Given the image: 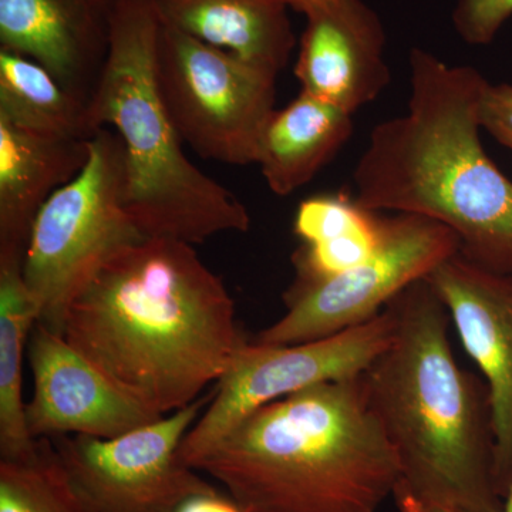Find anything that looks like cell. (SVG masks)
<instances>
[{
	"label": "cell",
	"mask_w": 512,
	"mask_h": 512,
	"mask_svg": "<svg viewBox=\"0 0 512 512\" xmlns=\"http://www.w3.org/2000/svg\"><path fill=\"white\" fill-rule=\"evenodd\" d=\"M63 336L161 416L200 399L249 342L220 276L170 238L113 256L74 299Z\"/></svg>",
	"instance_id": "cell-1"
},
{
	"label": "cell",
	"mask_w": 512,
	"mask_h": 512,
	"mask_svg": "<svg viewBox=\"0 0 512 512\" xmlns=\"http://www.w3.org/2000/svg\"><path fill=\"white\" fill-rule=\"evenodd\" d=\"M214 390L190 406L113 439L59 436L49 439L93 512H174L214 485L180 457L181 443Z\"/></svg>",
	"instance_id": "cell-10"
},
{
	"label": "cell",
	"mask_w": 512,
	"mask_h": 512,
	"mask_svg": "<svg viewBox=\"0 0 512 512\" xmlns=\"http://www.w3.org/2000/svg\"><path fill=\"white\" fill-rule=\"evenodd\" d=\"M156 67L161 97L184 144L204 160L258 163L278 74L163 25Z\"/></svg>",
	"instance_id": "cell-7"
},
{
	"label": "cell",
	"mask_w": 512,
	"mask_h": 512,
	"mask_svg": "<svg viewBox=\"0 0 512 512\" xmlns=\"http://www.w3.org/2000/svg\"><path fill=\"white\" fill-rule=\"evenodd\" d=\"M501 512H512V487L508 494L505 495L504 503H503V511Z\"/></svg>",
	"instance_id": "cell-27"
},
{
	"label": "cell",
	"mask_w": 512,
	"mask_h": 512,
	"mask_svg": "<svg viewBox=\"0 0 512 512\" xmlns=\"http://www.w3.org/2000/svg\"><path fill=\"white\" fill-rule=\"evenodd\" d=\"M163 26L279 74L296 37L284 0H154Z\"/></svg>",
	"instance_id": "cell-16"
},
{
	"label": "cell",
	"mask_w": 512,
	"mask_h": 512,
	"mask_svg": "<svg viewBox=\"0 0 512 512\" xmlns=\"http://www.w3.org/2000/svg\"><path fill=\"white\" fill-rule=\"evenodd\" d=\"M458 251L457 235L439 222L420 215L383 214L382 237L369 258L328 281L284 293L285 315L252 343L298 345L363 325Z\"/></svg>",
	"instance_id": "cell-8"
},
{
	"label": "cell",
	"mask_w": 512,
	"mask_h": 512,
	"mask_svg": "<svg viewBox=\"0 0 512 512\" xmlns=\"http://www.w3.org/2000/svg\"><path fill=\"white\" fill-rule=\"evenodd\" d=\"M0 119L35 136L90 140L89 104L35 60L0 49Z\"/></svg>",
	"instance_id": "cell-18"
},
{
	"label": "cell",
	"mask_w": 512,
	"mask_h": 512,
	"mask_svg": "<svg viewBox=\"0 0 512 512\" xmlns=\"http://www.w3.org/2000/svg\"><path fill=\"white\" fill-rule=\"evenodd\" d=\"M352 134V114L301 92L272 114L256 164L269 190L288 197L311 183Z\"/></svg>",
	"instance_id": "cell-17"
},
{
	"label": "cell",
	"mask_w": 512,
	"mask_h": 512,
	"mask_svg": "<svg viewBox=\"0 0 512 512\" xmlns=\"http://www.w3.org/2000/svg\"><path fill=\"white\" fill-rule=\"evenodd\" d=\"M154 0H119L109 55L89 103L93 127L119 134L126 208L147 238L197 245L251 227L237 195L202 173L184 151L157 82L160 33Z\"/></svg>",
	"instance_id": "cell-5"
},
{
	"label": "cell",
	"mask_w": 512,
	"mask_h": 512,
	"mask_svg": "<svg viewBox=\"0 0 512 512\" xmlns=\"http://www.w3.org/2000/svg\"><path fill=\"white\" fill-rule=\"evenodd\" d=\"M383 214L372 217L348 234L302 244L292 255L295 279L285 293H296L349 271L376 251L382 237Z\"/></svg>",
	"instance_id": "cell-21"
},
{
	"label": "cell",
	"mask_w": 512,
	"mask_h": 512,
	"mask_svg": "<svg viewBox=\"0 0 512 512\" xmlns=\"http://www.w3.org/2000/svg\"><path fill=\"white\" fill-rule=\"evenodd\" d=\"M174 512H247L231 497L215 490L211 493L195 494L184 500Z\"/></svg>",
	"instance_id": "cell-24"
},
{
	"label": "cell",
	"mask_w": 512,
	"mask_h": 512,
	"mask_svg": "<svg viewBox=\"0 0 512 512\" xmlns=\"http://www.w3.org/2000/svg\"><path fill=\"white\" fill-rule=\"evenodd\" d=\"M37 319L23 262H0V458L23 456L37 441L23 400V359Z\"/></svg>",
	"instance_id": "cell-19"
},
{
	"label": "cell",
	"mask_w": 512,
	"mask_h": 512,
	"mask_svg": "<svg viewBox=\"0 0 512 512\" xmlns=\"http://www.w3.org/2000/svg\"><path fill=\"white\" fill-rule=\"evenodd\" d=\"M426 281L446 306L458 338L487 384L495 487L504 500L512 487V272L485 268L458 251Z\"/></svg>",
	"instance_id": "cell-11"
},
{
	"label": "cell",
	"mask_w": 512,
	"mask_h": 512,
	"mask_svg": "<svg viewBox=\"0 0 512 512\" xmlns=\"http://www.w3.org/2000/svg\"><path fill=\"white\" fill-rule=\"evenodd\" d=\"M191 467L247 512H376L400 480L360 375L259 407Z\"/></svg>",
	"instance_id": "cell-4"
},
{
	"label": "cell",
	"mask_w": 512,
	"mask_h": 512,
	"mask_svg": "<svg viewBox=\"0 0 512 512\" xmlns=\"http://www.w3.org/2000/svg\"><path fill=\"white\" fill-rule=\"evenodd\" d=\"M393 338L360 375L400 467L394 497L501 512L493 409L484 379L458 365L450 315L426 279L389 305Z\"/></svg>",
	"instance_id": "cell-3"
},
{
	"label": "cell",
	"mask_w": 512,
	"mask_h": 512,
	"mask_svg": "<svg viewBox=\"0 0 512 512\" xmlns=\"http://www.w3.org/2000/svg\"><path fill=\"white\" fill-rule=\"evenodd\" d=\"M512 16V0H457L454 29L470 46L490 45Z\"/></svg>",
	"instance_id": "cell-22"
},
{
	"label": "cell",
	"mask_w": 512,
	"mask_h": 512,
	"mask_svg": "<svg viewBox=\"0 0 512 512\" xmlns=\"http://www.w3.org/2000/svg\"><path fill=\"white\" fill-rule=\"evenodd\" d=\"M126 163L119 134L101 127L89 160L50 195L30 232L23 276L39 319L63 335L74 299L124 248L144 237L126 208Z\"/></svg>",
	"instance_id": "cell-6"
},
{
	"label": "cell",
	"mask_w": 512,
	"mask_h": 512,
	"mask_svg": "<svg viewBox=\"0 0 512 512\" xmlns=\"http://www.w3.org/2000/svg\"><path fill=\"white\" fill-rule=\"evenodd\" d=\"M26 356L35 382L26 424L35 440L74 434L113 439L164 417L42 323L33 326Z\"/></svg>",
	"instance_id": "cell-12"
},
{
	"label": "cell",
	"mask_w": 512,
	"mask_h": 512,
	"mask_svg": "<svg viewBox=\"0 0 512 512\" xmlns=\"http://www.w3.org/2000/svg\"><path fill=\"white\" fill-rule=\"evenodd\" d=\"M286 5L295 12L302 13V15L309 16L319 10L326 9L328 6L335 3L336 0H284Z\"/></svg>",
	"instance_id": "cell-26"
},
{
	"label": "cell",
	"mask_w": 512,
	"mask_h": 512,
	"mask_svg": "<svg viewBox=\"0 0 512 512\" xmlns=\"http://www.w3.org/2000/svg\"><path fill=\"white\" fill-rule=\"evenodd\" d=\"M393 330V316L386 308L363 325L313 342L284 346L248 342L215 384L211 403L181 443V460L191 467L265 404L315 384L362 375L389 345Z\"/></svg>",
	"instance_id": "cell-9"
},
{
	"label": "cell",
	"mask_w": 512,
	"mask_h": 512,
	"mask_svg": "<svg viewBox=\"0 0 512 512\" xmlns=\"http://www.w3.org/2000/svg\"><path fill=\"white\" fill-rule=\"evenodd\" d=\"M119 0H0V49L35 60L69 92L92 100Z\"/></svg>",
	"instance_id": "cell-14"
},
{
	"label": "cell",
	"mask_w": 512,
	"mask_h": 512,
	"mask_svg": "<svg viewBox=\"0 0 512 512\" xmlns=\"http://www.w3.org/2000/svg\"><path fill=\"white\" fill-rule=\"evenodd\" d=\"M409 63L407 111L373 128L353 171V197L380 214L439 222L468 259L512 272V181L481 143L488 80L420 47Z\"/></svg>",
	"instance_id": "cell-2"
},
{
	"label": "cell",
	"mask_w": 512,
	"mask_h": 512,
	"mask_svg": "<svg viewBox=\"0 0 512 512\" xmlns=\"http://www.w3.org/2000/svg\"><path fill=\"white\" fill-rule=\"evenodd\" d=\"M400 512H467L447 505L421 503L409 497H394Z\"/></svg>",
	"instance_id": "cell-25"
},
{
	"label": "cell",
	"mask_w": 512,
	"mask_h": 512,
	"mask_svg": "<svg viewBox=\"0 0 512 512\" xmlns=\"http://www.w3.org/2000/svg\"><path fill=\"white\" fill-rule=\"evenodd\" d=\"M90 140L35 136L0 119V262H25L37 214L82 171Z\"/></svg>",
	"instance_id": "cell-15"
},
{
	"label": "cell",
	"mask_w": 512,
	"mask_h": 512,
	"mask_svg": "<svg viewBox=\"0 0 512 512\" xmlns=\"http://www.w3.org/2000/svg\"><path fill=\"white\" fill-rule=\"evenodd\" d=\"M480 120L484 131L512 151V84L488 82L481 99Z\"/></svg>",
	"instance_id": "cell-23"
},
{
	"label": "cell",
	"mask_w": 512,
	"mask_h": 512,
	"mask_svg": "<svg viewBox=\"0 0 512 512\" xmlns=\"http://www.w3.org/2000/svg\"><path fill=\"white\" fill-rule=\"evenodd\" d=\"M0 512H93L49 439L29 453L0 458Z\"/></svg>",
	"instance_id": "cell-20"
},
{
	"label": "cell",
	"mask_w": 512,
	"mask_h": 512,
	"mask_svg": "<svg viewBox=\"0 0 512 512\" xmlns=\"http://www.w3.org/2000/svg\"><path fill=\"white\" fill-rule=\"evenodd\" d=\"M386 42L382 19L363 0H336L306 16L295 63L301 92L353 116L390 83Z\"/></svg>",
	"instance_id": "cell-13"
}]
</instances>
